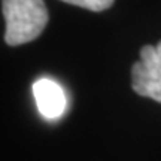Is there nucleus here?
Wrapping results in <instances>:
<instances>
[{
	"label": "nucleus",
	"mask_w": 161,
	"mask_h": 161,
	"mask_svg": "<svg viewBox=\"0 0 161 161\" xmlns=\"http://www.w3.org/2000/svg\"><path fill=\"white\" fill-rule=\"evenodd\" d=\"M6 19L5 40L18 46L39 37L48 24V9L43 0H2Z\"/></svg>",
	"instance_id": "nucleus-1"
},
{
	"label": "nucleus",
	"mask_w": 161,
	"mask_h": 161,
	"mask_svg": "<svg viewBox=\"0 0 161 161\" xmlns=\"http://www.w3.org/2000/svg\"><path fill=\"white\" fill-rule=\"evenodd\" d=\"M131 85L136 94L161 103V40L140 49V60L131 69Z\"/></svg>",
	"instance_id": "nucleus-2"
},
{
	"label": "nucleus",
	"mask_w": 161,
	"mask_h": 161,
	"mask_svg": "<svg viewBox=\"0 0 161 161\" xmlns=\"http://www.w3.org/2000/svg\"><path fill=\"white\" fill-rule=\"evenodd\" d=\"M33 96L36 98V104L39 112L48 119H57L64 114L67 100L63 88L52 79L36 80L33 84Z\"/></svg>",
	"instance_id": "nucleus-3"
},
{
	"label": "nucleus",
	"mask_w": 161,
	"mask_h": 161,
	"mask_svg": "<svg viewBox=\"0 0 161 161\" xmlns=\"http://www.w3.org/2000/svg\"><path fill=\"white\" fill-rule=\"evenodd\" d=\"M61 2L79 6V8H84V9H88L92 12H102L110 8L115 0H61Z\"/></svg>",
	"instance_id": "nucleus-4"
}]
</instances>
